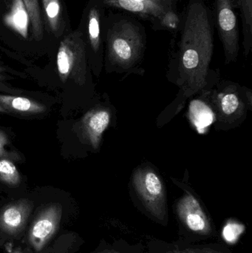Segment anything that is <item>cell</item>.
I'll list each match as a JSON object with an SVG mask.
<instances>
[{
  "instance_id": "obj_1",
  "label": "cell",
  "mask_w": 252,
  "mask_h": 253,
  "mask_svg": "<svg viewBox=\"0 0 252 253\" xmlns=\"http://www.w3.org/2000/svg\"><path fill=\"white\" fill-rule=\"evenodd\" d=\"M213 10L204 0H189L180 13L179 29L172 34V60L179 73L180 87L176 100L161 114L166 124L183 108L186 99L207 85L214 50Z\"/></svg>"
},
{
  "instance_id": "obj_2",
  "label": "cell",
  "mask_w": 252,
  "mask_h": 253,
  "mask_svg": "<svg viewBox=\"0 0 252 253\" xmlns=\"http://www.w3.org/2000/svg\"><path fill=\"white\" fill-rule=\"evenodd\" d=\"M107 9L109 10L102 25L107 68L118 72L133 71L142 62L146 50V28L131 13Z\"/></svg>"
},
{
  "instance_id": "obj_3",
  "label": "cell",
  "mask_w": 252,
  "mask_h": 253,
  "mask_svg": "<svg viewBox=\"0 0 252 253\" xmlns=\"http://www.w3.org/2000/svg\"><path fill=\"white\" fill-rule=\"evenodd\" d=\"M87 56L86 44L81 31L71 33L61 42L56 63L58 74L62 83L71 80L77 85L85 84Z\"/></svg>"
},
{
  "instance_id": "obj_4",
  "label": "cell",
  "mask_w": 252,
  "mask_h": 253,
  "mask_svg": "<svg viewBox=\"0 0 252 253\" xmlns=\"http://www.w3.org/2000/svg\"><path fill=\"white\" fill-rule=\"evenodd\" d=\"M132 183L147 211L154 216L164 219L167 215L165 187L155 169L148 166L138 168L133 172Z\"/></svg>"
},
{
  "instance_id": "obj_5",
  "label": "cell",
  "mask_w": 252,
  "mask_h": 253,
  "mask_svg": "<svg viewBox=\"0 0 252 253\" xmlns=\"http://www.w3.org/2000/svg\"><path fill=\"white\" fill-rule=\"evenodd\" d=\"M213 19L223 45L225 62H236L240 50V30L232 0H214Z\"/></svg>"
},
{
  "instance_id": "obj_6",
  "label": "cell",
  "mask_w": 252,
  "mask_h": 253,
  "mask_svg": "<svg viewBox=\"0 0 252 253\" xmlns=\"http://www.w3.org/2000/svg\"><path fill=\"white\" fill-rule=\"evenodd\" d=\"M247 91L241 90V87L235 84H228L216 90L212 96V104L216 111V127L219 129L229 128L239 123L242 117L247 115Z\"/></svg>"
},
{
  "instance_id": "obj_7",
  "label": "cell",
  "mask_w": 252,
  "mask_h": 253,
  "mask_svg": "<svg viewBox=\"0 0 252 253\" xmlns=\"http://www.w3.org/2000/svg\"><path fill=\"white\" fill-rule=\"evenodd\" d=\"M180 0H103L106 8L122 10L138 19L147 21L153 30L160 18L172 10H178Z\"/></svg>"
},
{
  "instance_id": "obj_8",
  "label": "cell",
  "mask_w": 252,
  "mask_h": 253,
  "mask_svg": "<svg viewBox=\"0 0 252 253\" xmlns=\"http://www.w3.org/2000/svg\"><path fill=\"white\" fill-rule=\"evenodd\" d=\"M106 7L103 0H90L84 16L83 38L86 49L90 48L92 54L99 58L101 62L103 56V39L102 25Z\"/></svg>"
},
{
  "instance_id": "obj_9",
  "label": "cell",
  "mask_w": 252,
  "mask_h": 253,
  "mask_svg": "<svg viewBox=\"0 0 252 253\" xmlns=\"http://www.w3.org/2000/svg\"><path fill=\"white\" fill-rule=\"evenodd\" d=\"M62 216V206L54 204L45 208L36 219L30 231V241L36 251H40L55 234Z\"/></svg>"
},
{
  "instance_id": "obj_10",
  "label": "cell",
  "mask_w": 252,
  "mask_h": 253,
  "mask_svg": "<svg viewBox=\"0 0 252 253\" xmlns=\"http://www.w3.org/2000/svg\"><path fill=\"white\" fill-rule=\"evenodd\" d=\"M111 117L110 110L99 107L88 111L81 120V135L95 150L100 146L102 135L110 124Z\"/></svg>"
},
{
  "instance_id": "obj_11",
  "label": "cell",
  "mask_w": 252,
  "mask_h": 253,
  "mask_svg": "<svg viewBox=\"0 0 252 253\" xmlns=\"http://www.w3.org/2000/svg\"><path fill=\"white\" fill-rule=\"evenodd\" d=\"M177 211L180 219L191 230L201 234L210 233L211 227L208 218L198 199L192 193L188 192L180 199Z\"/></svg>"
},
{
  "instance_id": "obj_12",
  "label": "cell",
  "mask_w": 252,
  "mask_h": 253,
  "mask_svg": "<svg viewBox=\"0 0 252 253\" xmlns=\"http://www.w3.org/2000/svg\"><path fill=\"white\" fill-rule=\"evenodd\" d=\"M31 211V203L26 199L7 205L0 213V227L9 234H16L25 225Z\"/></svg>"
},
{
  "instance_id": "obj_13",
  "label": "cell",
  "mask_w": 252,
  "mask_h": 253,
  "mask_svg": "<svg viewBox=\"0 0 252 253\" xmlns=\"http://www.w3.org/2000/svg\"><path fill=\"white\" fill-rule=\"evenodd\" d=\"M4 20L9 28L24 39L28 38L31 20L22 0H11L8 11L4 16Z\"/></svg>"
},
{
  "instance_id": "obj_14",
  "label": "cell",
  "mask_w": 252,
  "mask_h": 253,
  "mask_svg": "<svg viewBox=\"0 0 252 253\" xmlns=\"http://www.w3.org/2000/svg\"><path fill=\"white\" fill-rule=\"evenodd\" d=\"M232 2L241 15L243 47L247 57L252 49V0H232Z\"/></svg>"
},
{
  "instance_id": "obj_15",
  "label": "cell",
  "mask_w": 252,
  "mask_h": 253,
  "mask_svg": "<svg viewBox=\"0 0 252 253\" xmlns=\"http://www.w3.org/2000/svg\"><path fill=\"white\" fill-rule=\"evenodd\" d=\"M0 105L7 112L13 111L20 114H38L46 111V107L39 102L26 97L10 95L0 94Z\"/></svg>"
},
{
  "instance_id": "obj_16",
  "label": "cell",
  "mask_w": 252,
  "mask_h": 253,
  "mask_svg": "<svg viewBox=\"0 0 252 253\" xmlns=\"http://www.w3.org/2000/svg\"><path fill=\"white\" fill-rule=\"evenodd\" d=\"M44 15L49 26L53 33L59 32L62 22V6L60 0H41Z\"/></svg>"
},
{
  "instance_id": "obj_17",
  "label": "cell",
  "mask_w": 252,
  "mask_h": 253,
  "mask_svg": "<svg viewBox=\"0 0 252 253\" xmlns=\"http://www.w3.org/2000/svg\"><path fill=\"white\" fill-rule=\"evenodd\" d=\"M22 1L29 14L33 35L36 41H40L43 37V22L38 0Z\"/></svg>"
},
{
  "instance_id": "obj_18",
  "label": "cell",
  "mask_w": 252,
  "mask_h": 253,
  "mask_svg": "<svg viewBox=\"0 0 252 253\" xmlns=\"http://www.w3.org/2000/svg\"><path fill=\"white\" fill-rule=\"evenodd\" d=\"M0 181L11 187L21 182V176L14 164L6 158L0 159Z\"/></svg>"
},
{
  "instance_id": "obj_19",
  "label": "cell",
  "mask_w": 252,
  "mask_h": 253,
  "mask_svg": "<svg viewBox=\"0 0 252 253\" xmlns=\"http://www.w3.org/2000/svg\"><path fill=\"white\" fill-rule=\"evenodd\" d=\"M196 105L192 104L191 105V119L192 120V123L194 126L198 128V131L201 128H204L206 126L204 120L207 126H210L213 121V112L211 110L207 108L205 104H203L202 102H197Z\"/></svg>"
},
{
  "instance_id": "obj_20",
  "label": "cell",
  "mask_w": 252,
  "mask_h": 253,
  "mask_svg": "<svg viewBox=\"0 0 252 253\" xmlns=\"http://www.w3.org/2000/svg\"><path fill=\"white\" fill-rule=\"evenodd\" d=\"M180 23V14L178 10H172L163 15L156 25L153 28L154 31H167L173 34L179 29Z\"/></svg>"
},
{
  "instance_id": "obj_21",
  "label": "cell",
  "mask_w": 252,
  "mask_h": 253,
  "mask_svg": "<svg viewBox=\"0 0 252 253\" xmlns=\"http://www.w3.org/2000/svg\"><path fill=\"white\" fill-rule=\"evenodd\" d=\"M244 231V227L241 224L237 223H229L225 226L223 230V236L228 243H234L240 237L243 232Z\"/></svg>"
},
{
  "instance_id": "obj_22",
  "label": "cell",
  "mask_w": 252,
  "mask_h": 253,
  "mask_svg": "<svg viewBox=\"0 0 252 253\" xmlns=\"http://www.w3.org/2000/svg\"><path fill=\"white\" fill-rule=\"evenodd\" d=\"M8 143V137L4 131L0 130V158L9 156L8 152L4 149L6 144Z\"/></svg>"
},
{
  "instance_id": "obj_23",
  "label": "cell",
  "mask_w": 252,
  "mask_h": 253,
  "mask_svg": "<svg viewBox=\"0 0 252 253\" xmlns=\"http://www.w3.org/2000/svg\"><path fill=\"white\" fill-rule=\"evenodd\" d=\"M6 69L3 67L0 66V90L3 92H7V93H13L14 91L12 90L8 85L5 83L6 78L5 72Z\"/></svg>"
},
{
  "instance_id": "obj_24",
  "label": "cell",
  "mask_w": 252,
  "mask_h": 253,
  "mask_svg": "<svg viewBox=\"0 0 252 253\" xmlns=\"http://www.w3.org/2000/svg\"><path fill=\"white\" fill-rule=\"evenodd\" d=\"M0 113H4V114H6V113H7V111L0 105Z\"/></svg>"
},
{
  "instance_id": "obj_25",
  "label": "cell",
  "mask_w": 252,
  "mask_h": 253,
  "mask_svg": "<svg viewBox=\"0 0 252 253\" xmlns=\"http://www.w3.org/2000/svg\"><path fill=\"white\" fill-rule=\"evenodd\" d=\"M204 1H206V2H207V1H210V0H204Z\"/></svg>"
}]
</instances>
